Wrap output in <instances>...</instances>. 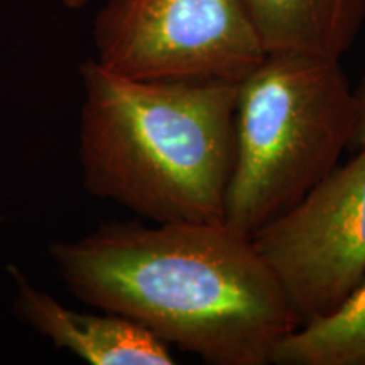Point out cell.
<instances>
[{"label": "cell", "instance_id": "cell-1", "mask_svg": "<svg viewBox=\"0 0 365 365\" xmlns=\"http://www.w3.org/2000/svg\"><path fill=\"white\" fill-rule=\"evenodd\" d=\"M49 254L80 301L207 364L267 365L299 327L252 240L225 222H105Z\"/></svg>", "mask_w": 365, "mask_h": 365}, {"label": "cell", "instance_id": "cell-2", "mask_svg": "<svg viewBox=\"0 0 365 365\" xmlns=\"http://www.w3.org/2000/svg\"><path fill=\"white\" fill-rule=\"evenodd\" d=\"M80 75L85 190L154 223L225 222L237 83L134 80L95 59Z\"/></svg>", "mask_w": 365, "mask_h": 365}, {"label": "cell", "instance_id": "cell-3", "mask_svg": "<svg viewBox=\"0 0 365 365\" xmlns=\"http://www.w3.org/2000/svg\"><path fill=\"white\" fill-rule=\"evenodd\" d=\"M354 132L340 59L266 54L237 83L227 225L252 239L339 166Z\"/></svg>", "mask_w": 365, "mask_h": 365}, {"label": "cell", "instance_id": "cell-4", "mask_svg": "<svg viewBox=\"0 0 365 365\" xmlns=\"http://www.w3.org/2000/svg\"><path fill=\"white\" fill-rule=\"evenodd\" d=\"M95 61L134 80L240 83L266 58L240 0H105Z\"/></svg>", "mask_w": 365, "mask_h": 365}, {"label": "cell", "instance_id": "cell-5", "mask_svg": "<svg viewBox=\"0 0 365 365\" xmlns=\"http://www.w3.org/2000/svg\"><path fill=\"white\" fill-rule=\"evenodd\" d=\"M250 240L299 327L335 312L365 277V148Z\"/></svg>", "mask_w": 365, "mask_h": 365}, {"label": "cell", "instance_id": "cell-6", "mask_svg": "<svg viewBox=\"0 0 365 365\" xmlns=\"http://www.w3.org/2000/svg\"><path fill=\"white\" fill-rule=\"evenodd\" d=\"M17 284L16 314L56 349H66L91 365H173L170 345L120 314L80 313L39 291L17 267H9Z\"/></svg>", "mask_w": 365, "mask_h": 365}, {"label": "cell", "instance_id": "cell-7", "mask_svg": "<svg viewBox=\"0 0 365 365\" xmlns=\"http://www.w3.org/2000/svg\"><path fill=\"white\" fill-rule=\"evenodd\" d=\"M266 54L341 59L365 24V0H240Z\"/></svg>", "mask_w": 365, "mask_h": 365}, {"label": "cell", "instance_id": "cell-8", "mask_svg": "<svg viewBox=\"0 0 365 365\" xmlns=\"http://www.w3.org/2000/svg\"><path fill=\"white\" fill-rule=\"evenodd\" d=\"M271 364L365 365V277L335 312L281 340Z\"/></svg>", "mask_w": 365, "mask_h": 365}, {"label": "cell", "instance_id": "cell-9", "mask_svg": "<svg viewBox=\"0 0 365 365\" xmlns=\"http://www.w3.org/2000/svg\"><path fill=\"white\" fill-rule=\"evenodd\" d=\"M355 100V132L352 148L362 149L365 148V71L362 80L357 88H354Z\"/></svg>", "mask_w": 365, "mask_h": 365}, {"label": "cell", "instance_id": "cell-10", "mask_svg": "<svg viewBox=\"0 0 365 365\" xmlns=\"http://www.w3.org/2000/svg\"><path fill=\"white\" fill-rule=\"evenodd\" d=\"M90 4V0H63V6L70 11H80V9L86 7Z\"/></svg>", "mask_w": 365, "mask_h": 365}]
</instances>
